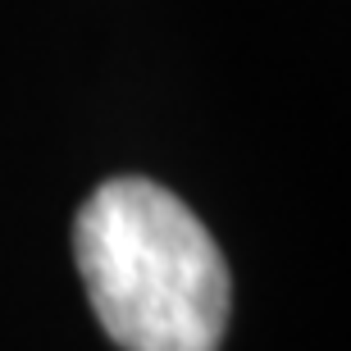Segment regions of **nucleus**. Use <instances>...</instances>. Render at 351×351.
I'll return each instance as SVG.
<instances>
[{"instance_id":"nucleus-1","label":"nucleus","mask_w":351,"mask_h":351,"mask_svg":"<svg viewBox=\"0 0 351 351\" xmlns=\"http://www.w3.org/2000/svg\"><path fill=\"white\" fill-rule=\"evenodd\" d=\"M91 311L123 351H219L228 265L206 223L151 178H110L73 219Z\"/></svg>"}]
</instances>
